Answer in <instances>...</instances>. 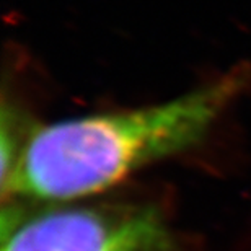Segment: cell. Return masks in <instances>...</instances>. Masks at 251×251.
I'll list each match as a JSON object with an SVG mask.
<instances>
[{
	"label": "cell",
	"instance_id": "1",
	"mask_svg": "<svg viewBox=\"0 0 251 251\" xmlns=\"http://www.w3.org/2000/svg\"><path fill=\"white\" fill-rule=\"evenodd\" d=\"M250 82V65H237L162 104L39 124L28 130L2 186L3 202H70L116 186L198 145Z\"/></svg>",
	"mask_w": 251,
	"mask_h": 251
},
{
	"label": "cell",
	"instance_id": "2",
	"mask_svg": "<svg viewBox=\"0 0 251 251\" xmlns=\"http://www.w3.org/2000/svg\"><path fill=\"white\" fill-rule=\"evenodd\" d=\"M10 202L2 212V251H176L168 220L150 204Z\"/></svg>",
	"mask_w": 251,
	"mask_h": 251
}]
</instances>
